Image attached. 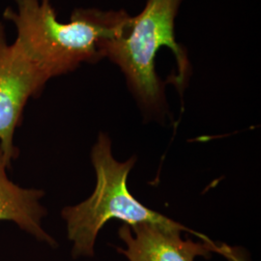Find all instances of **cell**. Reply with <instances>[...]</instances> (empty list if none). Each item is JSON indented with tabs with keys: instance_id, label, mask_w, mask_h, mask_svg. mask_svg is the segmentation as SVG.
Returning a JSON list of instances; mask_svg holds the SVG:
<instances>
[{
	"instance_id": "1",
	"label": "cell",
	"mask_w": 261,
	"mask_h": 261,
	"mask_svg": "<svg viewBox=\"0 0 261 261\" xmlns=\"http://www.w3.org/2000/svg\"><path fill=\"white\" fill-rule=\"evenodd\" d=\"M16 2L18 11L6 9L4 18L15 23L16 41L49 79L107 57L110 44L128 33L133 19L124 11L77 9L69 22H60L50 0Z\"/></svg>"
},
{
	"instance_id": "2",
	"label": "cell",
	"mask_w": 261,
	"mask_h": 261,
	"mask_svg": "<svg viewBox=\"0 0 261 261\" xmlns=\"http://www.w3.org/2000/svg\"><path fill=\"white\" fill-rule=\"evenodd\" d=\"M91 159L96 173V187L86 200L62 210L67 224L68 238L73 243L74 258L93 257L95 244L100 230L111 220H120L128 225L149 223L177 228L196 234L202 240L208 238L191 230L183 224L143 205L128 188V177L136 164V157L118 162L112 154V140L100 133L92 148Z\"/></svg>"
},
{
	"instance_id": "3",
	"label": "cell",
	"mask_w": 261,
	"mask_h": 261,
	"mask_svg": "<svg viewBox=\"0 0 261 261\" xmlns=\"http://www.w3.org/2000/svg\"><path fill=\"white\" fill-rule=\"evenodd\" d=\"M181 0H147L139 16L133 17L128 33L108 47L107 57L121 69L128 85L141 107L159 112L166 103L164 84L156 73L159 50L168 47L174 54L178 88L182 87L190 70L186 54L175 41L174 21Z\"/></svg>"
},
{
	"instance_id": "4",
	"label": "cell",
	"mask_w": 261,
	"mask_h": 261,
	"mask_svg": "<svg viewBox=\"0 0 261 261\" xmlns=\"http://www.w3.org/2000/svg\"><path fill=\"white\" fill-rule=\"evenodd\" d=\"M50 80L18 41L8 45L0 24V149L9 161L19 150L14 136L28 100L40 93Z\"/></svg>"
},
{
	"instance_id": "5",
	"label": "cell",
	"mask_w": 261,
	"mask_h": 261,
	"mask_svg": "<svg viewBox=\"0 0 261 261\" xmlns=\"http://www.w3.org/2000/svg\"><path fill=\"white\" fill-rule=\"evenodd\" d=\"M182 231L149 223L124 224L118 229V236L125 248H117V252L129 261H195L198 256L210 258L213 252H230L210 240L183 239Z\"/></svg>"
},
{
	"instance_id": "6",
	"label": "cell",
	"mask_w": 261,
	"mask_h": 261,
	"mask_svg": "<svg viewBox=\"0 0 261 261\" xmlns=\"http://www.w3.org/2000/svg\"><path fill=\"white\" fill-rule=\"evenodd\" d=\"M10 165L0 149V221L13 222L39 241L56 247V240L42 226V220L47 214L40 203L44 193L12 182L7 175Z\"/></svg>"
}]
</instances>
